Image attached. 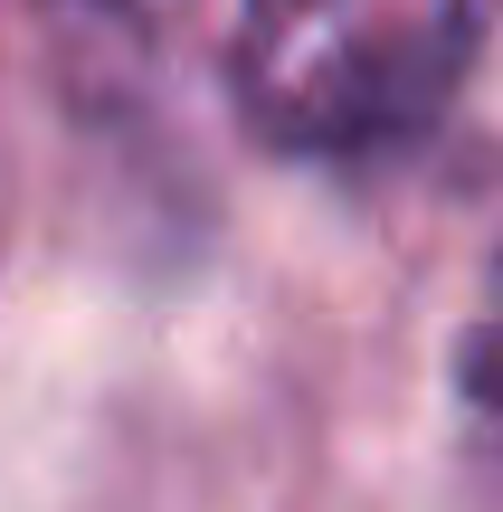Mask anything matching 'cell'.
I'll return each mask as SVG.
<instances>
[{"instance_id": "1", "label": "cell", "mask_w": 503, "mask_h": 512, "mask_svg": "<svg viewBox=\"0 0 503 512\" xmlns=\"http://www.w3.org/2000/svg\"><path fill=\"white\" fill-rule=\"evenodd\" d=\"M475 0H247L238 95L295 152H371L456 95Z\"/></svg>"}, {"instance_id": "2", "label": "cell", "mask_w": 503, "mask_h": 512, "mask_svg": "<svg viewBox=\"0 0 503 512\" xmlns=\"http://www.w3.org/2000/svg\"><path fill=\"white\" fill-rule=\"evenodd\" d=\"M456 446H466V512H503V275L456 351Z\"/></svg>"}]
</instances>
